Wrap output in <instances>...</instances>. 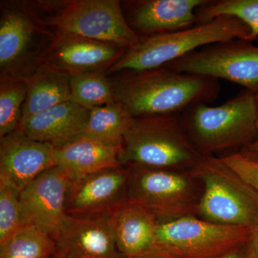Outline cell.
Wrapping results in <instances>:
<instances>
[{
  "label": "cell",
  "mask_w": 258,
  "mask_h": 258,
  "mask_svg": "<svg viewBox=\"0 0 258 258\" xmlns=\"http://www.w3.org/2000/svg\"><path fill=\"white\" fill-rule=\"evenodd\" d=\"M115 100L134 118L179 115L189 107L216 99L218 80L164 67L127 71L112 82Z\"/></svg>",
  "instance_id": "6da1fadb"
},
{
  "label": "cell",
  "mask_w": 258,
  "mask_h": 258,
  "mask_svg": "<svg viewBox=\"0 0 258 258\" xmlns=\"http://www.w3.org/2000/svg\"><path fill=\"white\" fill-rule=\"evenodd\" d=\"M249 37L248 27L241 20L231 16L218 17L184 30L140 37L138 43L125 51L107 73L159 69L200 47L234 40L250 42Z\"/></svg>",
  "instance_id": "7a4b0ae2"
},
{
  "label": "cell",
  "mask_w": 258,
  "mask_h": 258,
  "mask_svg": "<svg viewBox=\"0 0 258 258\" xmlns=\"http://www.w3.org/2000/svg\"><path fill=\"white\" fill-rule=\"evenodd\" d=\"M179 117L188 138L203 156L249 146L258 134L257 98L249 91L220 106L199 103Z\"/></svg>",
  "instance_id": "3957f363"
},
{
  "label": "cell",
  "mask_w": 258,
  "mask_h": 258,
  "mask_svg": "<svg viewBox=\"0 0 258 258\" xmlns=\"http://www.w3.org/2000/svg\"><path fill=\"white\" fill-rule=\"evenodd\" d=\"M203 155L185 133L179 115L134 118L120 148L123 166L192 169Z\"/></svg>",
  "instance_id": "277c9868"
},
{
  "label": "cell",
  "mask_w": 258,
  "mask_h": 258,
  "mask_svg": "<svg viewBox=\"0 0 258 258\" xmlns=\"http://www.w3.org/2000/svg\"><path fill=\"white\" fill-rule=\"evenodd\" d=\"M35 8L26 3L2 7L0 81L25 80L42 64L56 37Z\"/></svg>",
  "instance_id": "5b68a950"
},
{
  "label": "cell",
  "mask_w": 258,
  "mask_h": 258,
  "mask_svg": "<svg viewBox=\"0 0 258 258\" xmlns=\"http://www.w3.org/2000/svg\"><path fill=\"white\" fill-rule=\"evenodd\" d=\"M191 171L203 184L198 214L204 220L246 227L258 225V194L220 158L203 156Z\"/></svg>",
  "instance_id": "8992f818"
},
{
  "label": "cell",
  "mask_w": 258,
  "mask_h": 258,
  "mask_svg": "<svg viewBox=\"0 0 258 258\" xmlns=\"http://www.w3.org/2000/svg\"><path fill=\"white\" fill-rule=\"evenodd\" d=\"M55 12L44 19L55 32L116 45L125 50L140 40L129 26L119 1L73 0L52 2Z\"/></svg>",
  "instance_id": "52a82bcc"
},
{
  "label": "cell",
  "mask_w": 258,
  "mask_h": 258,
  "mask_svg": "<svg viewBox=\"0 0 258 258\" xmlns=\"http://www.w3.org/2000/svg\"><path fill=\"white\" fill-rule=\"evenodd\" d=\"M128 167V200L147 209L159 221L193 216L200 198L193 176L176 169L142 165Z\"/></svg>",
  "instance_id": "ba28073f"
},
{
  "label": "cell",
  "mask_w": 258,
  "mask_h": 258,
  "mask_svg": "<svg viewBox=\"0 0 258 258\" xmlns=\"http://www.w3.org/2000/svg\"><path fill=\"white\" fill-rule=\"evenodd\" d=\"M254 229L179 217L159 221L154 246L177 258H211L248 243Z\"/></svg>",
  "instance_id": "9c48e42d"
},
{
  "label": "cell",
  "mask_w": 258,
  "mask_h": 258,
  "mask_svg": "<svg viewBox=\"0 0 258 258\" xmlns=\"http://www.w3.org/2000/svg\"><path fill=\"white\" fill-rule=\"evenodd\" d=\"M243 40L217 42L166 64L179 73L224 79L258 93V46Z\"/></svg>",
  "instance_id": "30bf717a"
},
{
  "label": "cell",
  "mask_w": 258,
  "mask_h": 258,
  "mask_svg": "<svg viewBox=\"0 0 258 258\" xmlns=\"http://www.w3.org/2000/svg\"><path fill=\"white\" fill-rule=\"evenodd\" d=\"M127 166L108 168L70 183L66 212L74 217H109L128 201Z\"/></svg>",
  "instance_id": "8fae6325"
},
{
  "label": "cell",
  "mask_w": 258,
  "mask_h": 258,
  "mask_svg": "<svg viewBox=\"0 0 258 258\" xmlns=\"http://www.w3.org/2000/svg\"><path fill=\"white\" fill-rule=\"evenodd\" d=\"M71 180L57 166L44 171L20 192L25 224L38 226L55 240L67 217Z\"/></svg>",
  "instance_id": "7c38bea8"
},
{
  "label": "cell",
  "mask_w": 258,
  "mask_h": 258,
  "mask_svg": "<svg viewBox=\"0 0 258 258\" xmlns=\"http://www.w3.org/2000/svg\"><path fill=\"white\" fill-rule=\"evenodd\" d=\"M56 166L54 147L16 130L0 138V182L21 192L44 171Z\"/></svg>",
  "instance_id": "4fadbf2b"
},
{
  "label": "cell",
  "mask_w": 258,
  "mask_h": 258,
  "mask_svg": "<svg viewBox=\"0 0 258 258\" xmlns=\"http://www.w3.org/2000/svg\"><path fill=\"white\" fill-rule=\"evenodd\" d=\"M55 241V258H125L117 247L110 216L67 215Z\"/></svg>",
  "instance_id": "5bb4252c"
},
{
  "label": "cell",
  "mask_w": 258,
  "mask_h": 258,
  "mask_svg": "<svg viewBox=\"0 0 258 258\" xmlns=\"http://www.w3.org/2000/svg\"><path fill=\"white\" fill-rule=\"evenodd\" d=\"M116 45L56 32L42 64L70 75L107 72L125 53Z\"/></svg>",
  "instance_id": "9a60e30c"
},
{
  "label": "cell",
  "mask_w": 258,
  "mask_h": 258,
  "mask_svg": "<svg viewBox=\"0 0 258 258\" xmlns=\"http://www.w3.org/2000/svg\"><path fill=\"white\" fill-rule=\"evenodd\" d=\"M210 0H141L130 2L126 20L137 35L168 33L198 25L196 11Z\"/></svg>",
  "instance_id": "2e32d148"
},
{
  "label": "cell",
  "mask_w": 258,
  "mask_h": 258,
  "mask_svg": "<svg viewBox=\"0 0 258 258\" xmlns=\"http://www.w3.org/2000/svg\"><path fill=\"white\" fill-rule=\"evenodd\" d=\"M88 113L86 108L68 101L32 117L18 130L32 140L59 147L82 135Z\"/></svg>",
  "instance_id": "e0dca14e"
},
{
  "label": "cell",
  "mask_w": 258,
  "mask_h": 258,
  "mask_svg": "<svg viewBox=\"0 0 258 258\" xmlns=\"http://www.w3.org/2000/svg\"><path fill=\"white\" fill-rule=\"evenodd\" d=\"M120 147H112L82 135L61 147L54 148L56 166L71 181L93 173L122 166Z\"/></svg>",
  "instance_id": "ac0fdd59"
},
{
  "label": "cell",
  "mask_w": 258,
  "mask_h": 258,
  "mask_svg": "<svg viewBox=\"0 0 258 258\" xmlns=\"http://www.w3.org/2000/svg\"><path fill=\"white\" fill-rule=\"evenodd\" d=\"M117 247L125 258L152 248L157 217L138 204L128 201L110 216Z\"/></svg>",
  "instance_id": "d6986e66"
},
{
  "label": "cell",
  "mask_w": 258,
  "mask_h": 258,
  "mask_svg": "<svg viewBox=\"0 0 258 258\" xmlns=\"http://www.w3.org/2000/svg\"><path fill=\"white\" fill-rule=\"evenodd\" d=\"M70 78L67 73L41 64L28 80L20 125L52 107L71 101Z\"/></svg>",
  "instance_id": "ffe728a7"
},
{
  "label": "cell",
  "mask_w": 258,
  "mask_h": 258,
  "mask_svg": "<svg viewBox=\"0 0 258 258\" xmlns=\"http://www.w3.org/2000/svg\"><path fill=\"white\" fill-rule=\"evenodd\" d=\"M134 118L118 101L90 110L83 135L120 147Z\"/></svg>",
  "instance_id": "44dd1931"
},
{
  "label": "cell",
  "mask_w": 258,
  "mask_h": 258,
  "mask_svg": "<svg viewBox=\"0 0 258 258\" xmlns=\"http://www.w3.org/2000/svg\"><path fill=\"white\" fill-rule=\"evenodd\" d=\"M55 241L38 226L24 225L3 245L0 258H53Z\"/></svg>",
  "instance_id": "7402d4cb"
},
{
  "label": "cell",
  "mask_w": 258,
  "mask_h": 258,
  "mask_svg": "<svg viewBox=\"0 0 258 258\" xmlns=\"http://www.w3.org/2000/svg\"><path fill=\"white\" fill-rule=\"evenodd\" d=\"M71 101L90 110L116 101L111 81L105 72L71 75Z\"/></svg>",
  "instance_id": "603a6c76"
},
{
  "label": "cell",
  "mask_w": 258,
  "mask_h": 258,
  "mask_svg": "<svg viewBox=\"0 0 258 258\" xmlns=\"http://www.w3.org/2000/svg\"><path fill=\"white\" fill-rule=\"evenodd\" d=\"M198 24L208 23L220 16L234 17L245 24L250 31V42L258 38V0L209 1L196 11Z\"/></svg>",
  "instance_id": "cb8c5ba5"
},
{
  "label": "cell",
  "mask_w": 258,
  "mask_h": 258,
  "mask_svg": "<svg viewBox=\"0 0 258 258\" xmlns=\"http://www.w3.org/2000/svg\"><path fill=\"white\" fill-rule=\"evenodd\" d=\"M28 92V81H0V138L18 130Z\"/></svg>",
  "instance_id": "d4e9b609"
},
{
  "label": "cell",
  "mask_w": 258,
  "mask_h": 258,
  "mask_svg": "<svg viewBox=\"0 0 258 258\" xmlns=\"http://www.w3.org/2000/svg\"><path fill=\"white\" fill-rule=\"evenodd\" d=\"M20 192L0 182V246L25 225Z\"/></svg>",
  "instance_id": "484cf974"
},
{
  "label": "cell",
  "mask_w": 258,
  "mask_h": 258,
  "mask_svg": "<svg viewBox=\"0 0 258 258\" xmlns=\"http://www.w3.org/2000/svg\"><path fill=\"white\" fill-rule=\"evenodd\" d=\"M220 159L236 175L258 194V160L240 152L232 153Z\"/></svg>",
  "instance_id": "4316f807"
},
{
  "label": "cell",
  "mask_w": 258,
  "mask_h": 258,
  "mask_svg": "<svg viewBox=\"0 0 258 258\" xmlns=\"http://www.w3.org/2000/svg\"><path fill=\"white\" fill-rule=\"evenodd\" d=\"M128 258H177L172 254L169 253L164 249L154 246L152 248L146 251L143 253Z\"/></svg>",
  "instance_id": "83f0119b"
},
{
  "label": "cell",
  "mask_w": 258,
  "mask_h": 258,
  "mask_svg": "<svg viewBox=\"0 0 258 258\" xmlns=\"http://www.w3.org/2000/svg\"><path fill=\"white\" fill-rule=\"evenodd\" d=\"M247 258H258V225L254 227L253 233L247 244Z\"/></svg>",
  "instance_id": "f1b7e54d"
},
{
  "label": "cell",
  "mask_w": 258,
  "mask_h": 258,
  "mask_svg": "<svg viewBox=\"0 0 258 258\" xmlns=\"http://www.w3.org/2000/svg\"><path fill=\"white\" fill-rule=\"evenodd\" d=\"M247 244H248V243ZM247 244L211 258H247V246L245 251H243L244 247H245Z\"/></svg>",
  "instance_id": "f546056e"
},
{
  "label": "cell",
  "mask_w": 258,
  "mask_h": 258,
  "mask_svg": "<svg viewBox=\"0 0 258 258\" xmlns=\"http://www.w3.org/2000/svg\"><path fill=\"white\" fill-rule=\"evenodd\" d=\"M249 150L258 154V139L248 146Z\"/></svg>",
  "instance_id": "4dcf8cb0"
},
{
  "label": "cell",
  "mask_w": 258,
  "mask_h": 258,
  "mask_svg": "<svg viewBox=\"0 0 258 258\" xmlns=\"http://www.w3.org/2000/svg\"><path fill=\"white\" fill-rule=\"evenodd\" d=\"M256 98H257V132H258V94L256 95Z\"/></svg>",
  "instance_id": "1f68e13d"
},
{
  "label": "cell",
  "mask_w": 258,
  "mask_h": 258,
  "mask_svg": "<svg viewBox=\"0 0 258 258\" xmlns=\"http://www.w3.org/2000/svg\"><path fill=\"white\" fill-rule=\"evenodd\" d=\"M53 258H55V257H53Z\"/></svg>",
  "instance_id": "d6a6232c"
}]
</instances>
